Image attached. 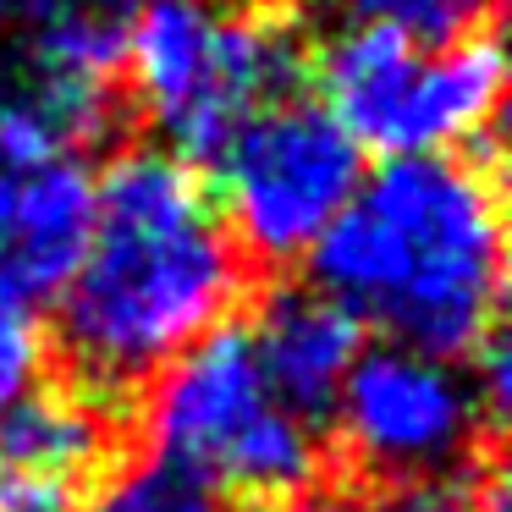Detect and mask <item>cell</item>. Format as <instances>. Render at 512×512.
I'll list each match as a JSON object with an SVG mask.
<instances>
[{"mask_svg":"<svg viewBox=\"0 0 512 512\" xmlns=\"http://www.w3.org/2000/svg\"><path fill=\"white\" fill-rule=\"evenodd\" d=\"M248 287L199 166L171 149H122L94 182V232L56 292V342L100 402L144 391L182 347L226 325Z\"/></svg>","mask_w":512,"mask_h":512,"instance_id":"cell-1","label":"cell"},{"mask_svg":"<svg viewBox=\"0 0 512 512\" xmlns=\"http://www.w3.org/2000/svg\"><path fill=\"white\" fill-rule=\"evenodd\" d=\"M303 259L309 281L358 325L468 364L496 336L507 276L496 149L380 160Z\"/></svg>","mask_w":512,"mask_h":512,"instance_id":"cell-2","label":"cell"},{"mask_svg":"<svg viewBox=\"0 0 512 512\" xmlns=\"http://www.w3.org/2000/svg\"><path fill=\"white\" fill-rule=\"evenodd\" d=\"M309 72L281 12L221 0H133L122 78L144 116L171 138V155L210 166V155L259 111L292 94Z\"/></svg>","mask_w":512,"mask_h":512,"instance_id":"cell-3","label":"cell"},{"mask_svg":"<svg viewBox=\"0 0 512 512\" xmlns=\"http://www.w3.org/2000/svg\"><path fill=\"white\" fill-rule=\"evenodd\" d=\"M309 78L342 133L386 160L496 149L507 67L490 28L446 45H419L397 28L353 23L309 50Z\"/></svg>","mask_w":512,"mask_h":512,"instance_id":"cell-4","label":"cell"},{"mask_svg":"<svg viewBox=\"0 0 512 512\" xmlns=\"http://www.w3.org/2000/svg\"><path fill=\"white\" fill-rule=\"evenodd\" d=\"M149 457L199 474L215 496L281 501L314 490V424L281 408L243 325H215L144 386Z\"/></svg>","mask_w":512,"mask_h":512,"instance_id":"cell-5","label":"cell"},{"mask_svg":"<svg viewBox=\"0 0 512 512\" xmlns=\"http://www.w3.org/2000/svg\"><path fill=\"white\" fill-rule=\"evenodd\" d=\"M210 171V199L243 259L287 265L309 254L364 188V149L320 100L281 94L215 149Z\"/></svg>","mask_w":512,"mask_h":512,"instance_id":"cell-6","label":"cell"},{"mask_svg":"<svg viewBox=\"0 0 512 512\" xmlns=\"http://www.w3.org/2000/svg\"><path fill=\"white\" fill-rule=\"evenodd\" d=\"M331 419L342 452L375 479L457 474L474 463L485 424H496L463 364L397 342L353 358Z\"/></svg>","mask_w":512,"mask_h":512,"instance_id":"cell-7","label":"cell"},{"mask_svg":"<svg viewBox=\"0 0 512 512\" xmlns=\"http://www.w3.org/2000/svg\"><path fill=\"white\" fill-rule=\"evenodd\" d=\"M94 232V177L83 160L0 166V292L56 298Z\"/></svg>","mask_w":512,"mask_h":512,"instance_id":"cell-8","label":"cell"},{"mask_svg":"<svg viewBox=\"0 0 512 512\" xmlns=\"http://www.w3.org/2000/svg\"><path fill=\"white\" fill-rule=\"evenodd\" d=\"M243 331L281 408H292L309 424L331 419L336 391L353 358L364 353V325L336 298H325L314 281H281L259 298L254 325Z\"/></svg>","mask_w":512,"mask_h":512,"instance_id":"cell-9","label":"cell"},{"mask_svg":"<svg viewBox=\"0 0 512 512\" xmlns=\"http://www.w3.org/2000/svg\"><path fill=\"white\" fill-rule=\"evenodd\" d=\"M122 127V100L83 94L45 72L6 61L0 67V166H39V160H78Z\"/></svg>","mask_w":512,"mask_h":512,"instance_id":"cell-10","label":"cell"},{"mask_svg":"<svg viewBox=\"0 0 512 512\" xmlns=\"http://www.w3.org/2000/svg\"><path fill=\"white\" fill-rule=\"evenodd\" d=\"M111 452V402L83 386H34L0 413V463L78 485Z\"/></svg>","mask_w":512,"mask_h":512,"instance_id":"cell-11","label":"cell"},{"mask_svg":"<svg viewBox=\"0 0 512 512\" xmlns=\"http://www.w3.org/2000/svg\"><path fill=\"white\" fill-rule=\"evenodd\" d=\"M325 12H336L347 28H397V34L419 39V45H446V39L485 34L496 23V0H320Z\"/></svg>","mask_w":512,"mask_h":512,"instance_id":"cell-12","label":"cell"},{"mask_svg":"<svg viewBox=\"0 0 512 512\" xmlns=\"http://www.w3.org/2000/svg\"><path fill=\"white\" fill-rule=\"evenodd\" d=\"M83 512H226V507L199 474L144 452L116 468Z\"/></svg>","mask_w":512,"mask_h":512,"instance_id":"cell-13","label":"cell"},{"mask_svg":"<svg viewBox=\"0 0 512 512\" xmlns=\"http://www.w3.org/2000/svg\"><path fill=\"white\" fill-rule=\"evenodd\" d=\"M485 479L474 468L457 474H419V479H380L353 512H479Z\"/></svg>","mask_w":512,"mask_h":512,"instance_id":"cell-14","label":"cell"},{"mask_svg":"<svg viewBox=\"0 0 512 512\" xmlns=\"http://www.w3.org/2000/svg\"><path fill=\"white\" fill-rule=\"evenodd\" d=\"M39 369H45V331L34 303L0 292V413L39 386Z\"/></svg>","mask_w":512,"mask_h":512,"instance_id":"cell-15","label":"cell"},{"mask_svg":"<svg viewBox=\"0 0 512 512\" xmlns=\"http://www.w3.org/2000/svg\"><path fill=\"white\" fill-rule=\"evenodd\" d=\"M0 512H78V485L39 479L0 463Z\"/></svg>","mask_w":512,"mask_h":512,"instance_id":"cell-16","label":"cell"},{"mask_svg":"<svg viewBox=\"0 0 512 512\" xmlns=\"http://www.w3.org/2000/svg\"><path fill=\"white\" fill-rule=\"evenodd\" d=\"M259 512H347L342 501L320 496V490H298V496H281V501H265Z\"/></svg>","mask_w":512,"mask_h":512,"instance_id":"cell-17","label":"cell"},{"mask_svg":"<svg viewBox=\"0 0 512 512\" xmlns=\"http://www.w3.org/2000/svg\"><path fill=\"white\" fill-rule=\"evenodd\" d=\"M479 512H507V490H501L496 474H485V507Z\"/></svg>","mask_w":512,"mask_h":512,"instance_id":"cell-18","label":"cell"}]
</instances>
